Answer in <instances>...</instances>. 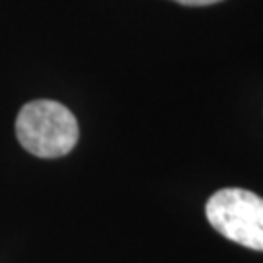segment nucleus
I'll return each instance as SVG.
<instances>
[{
  "instance_id": "f257e3e1",
  "label": "nucleus",
  "mask_w": 263,
  "mask_h": 263,
  "mask_svg": "<svg viewBox=\"0 0 263 263\" xmlns=\"http://www.w3.org/2000/svg\"><path fill=\"white\" fill-rule=\"evenodd\" d=\"M78 121L53 100H35L26 104L16 119L20 144L39 158H59L72 151L78 142Z\"/></svg>"
},
{
  "instance_id": "7ed1b4c3",
  "label": "nucleus",
  "mask_w": 263,
  "mask_h": 263,
  "mask_svg": "<svg viewBox=\"0 0 263 263\" xmlns=\"http://www.w3.org/2000/svg\"><path fill=\"white\" fill-rule=\"evenodd\" d=\"M181 6H211L216 2H222V0H174Z\"/></svg>"
},
{
  "instance_id": "f03ea898",
  "label": "nucleus",
  "mask_w": 263,
  "mask_h": 263,
  "mask_svg": "<svg viewBox=\"0 0 263 263\" xmlns=\"http://www.w3.org/2000/svg\"><path fill=\"white\" fill-rule=\"evenodd\" d=\"M211 226L230 242L263 252V199L240 187L218 189L205 205Z\"/></svg>"
}]
</instances>
